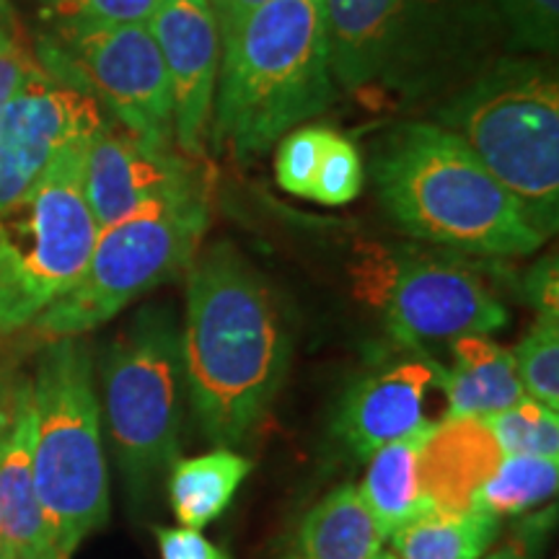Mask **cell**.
I'll return each instance as SVG.
<instances>
[{
    "instance_id": "obj_29",
    "label": "cell",
    "mask_w": 559,
    "mask_h": 559,
    "mask_svg": "<svg viewBox=\"0 0 559 559\" xmlns=\"http://www.w3.org/2000/svg\"><path fill=\"white\" fill-rule=\"evenodd\" d=\"M50 24H148L164 0H37Z\"/></svg>"
},
{
    "instance_id": "obj_13",
    "label": "cell",
    "mask_w": 559,
    "mask_h": 559,
    "mask_svg": "<svg viewBox=\"0 0 559 559\" xmlns=\"http://www.w3.org/2000/svg\"><path fill=\"white\" fill-rule=\"evenodd\" d=\"M200 185H207L200 160L177 145L148 143L120 124H104L83 153V192L99 228Z\"/></svg>"
},
{
    "instance_id": "obj_14",
    "label": "cell",
    "mask_w": 559,
    "mask_h": 559,
    "mask_svg": "<svg viewBox=\"0 0 559 559\" xmlns=\"http://www.w3.org/2000/svg\"><path fill=\"white\" fill-rule=\"evenodd\" d=\"M174 104V145L194 160L205 156L221 68V32L210 0H164L148 21Z\"/></svg>"
},
{
    "instance_id": "obj_6",
    "label": "cell",
    "mask_w": 559,
    "mask_h": 559,
    "mask_svg": "<svg viewBox=\"0 0 559 559\" xmlns=\"http://www.w3.org/2000/svg\"><path fill=\"white\" fill-rule=\"evenodd\" d=\"M32 472L60 559H73L109 519V472L102 445L91 349L81 337L50 340L32 376Z\"/></svg>"
},
{
    "instance_id": "obj_35",
    "label": "cell",
    "mask_w": 559,
    "mask_h": 559,
    "mask_svg": "<svg viewBox=\"0 0 559 559\" xmlns=\"http://www.w3.org/2000/svg\"><path fill=\"white\" fill-rule=\"evenodd\" d=\"M487 559H534L526 551V547H521V544H510V547H502L498 551H492Z\"/></svg>"
},
{
    "instance_id": "obj_22",
    "label": "cell",
    "mask_w": 559,
    "mask_h": 559,
    "mask_svg": "<svg viewBox=\"0 0 559 559\" xmlns=\"http://www.w3.org/2000/svg\"><path fill=\"white\" fill-rule=\"evenodd\" d=\"M500 519L481 508L419 510L389 536L391 551L400 559H481L498 539Z\"/></svg>"
},
{
    "instance_id": "obj_15",
    "label": "cell",
    "mask_w": 559,
    "mask_h": 559,
    "mask_svg": "<svg viewBox=\"0 0 559 559\" xmlns=\"http://www.w3.org/2000/svg\"><path fill=\"white\" fill-rule=\"evenodd\" d=\"M443 370L428 355H409L362 376L340 407L342 443L358 459H368L381 445L432 425L425 412L432 391L443 386Z\"/></svg>"
},
{
    "instance_id": "obj_9",
    "label": "cell",
    "mask_w": 559,
    "mask_h": 559,
    "mask_svg": "<svg viewBox=\"0 0 559 559\" xmlns=\"http://www.w3.org/2000/svg\"><path fill=\"white\" fill-rule=\"evenodd\" d=\"M70 145L26 198L0 213V337L13 334L79 283L99 239L83 192V153Z\"/></svg>"
},
{
    "instance_id": "obj_26",
    "label": "cell",
    "mask_w": 559,
    "mask_h": 559,
    "mask_svg": "<svg viewBox=\"0 0 559 559\" xmlns=\"http://www.w3.org/2000/svg\"><path fill=\"white\" fill-rule=\"evenodd\" d=\"M362 179H366V171H362L360 151L355 148L353 140L330 130L311 200L321 205H347L360 194Z\"/></svg>"
},
{
    "instance_id": "obj_10",
    "label": "cell",
    "mask_w": 559,
    "mask_h": 559,
    "mask_svg": "<svg viewBox=\"0 0 559 559\" xmlns=\"http://www.w3.org/2000/svg\"><path fill=\"white\" fill-rule=\"evenodd\" d=\"M353 288L412 349L466 334L489 337L510 321L474 257L451 249L362 243L353 262Z\"/></svg>"
},
{
    "instance_id": "obj_23",
    "label": "cell",
    "mask_w": 559,
    "mask_h": 559,
    "mask_svg": "<svg viewBox=\"0 0 559 559\" xmlns=\"http://www.w3.org/2000/svg\"><path fill=\"white\" fill-rule=\"evenodd\" d=\"M559 485V459L502 456L498 469L479 487L474 506L495 519L519 515L555 498Z\"/></svg>"
},
{
    "instance_id": "obj_18",
    "label": "cell",
    "mask_w": 559,
    "mask_h": 559,
    "mask_svg": "<svg viewBox=\"0 0 559 559\" xmlns=\"http://www.w3.org/2000/svg\"><path fill=\"white\" fill-rule=\"evenodd\" d=\"M453 362L443 370L445 419H487L526 400L513 353L487 334L451 342Z\"/></svg>"
},
{
    "instance_id": "obj_17",
    "label": "cell",
    "mask_w": 559,
    "mask_h": 559,
    "mask_svg": "<svg viewBox=\"0 0 559 559\" xmlns=\"http://www.w3.org/2000/svg\"><path fill=\"white\" fill-rule=\"evenodd\" d=\"M502 451L485 419H443L425 438L417 456L419 495L425 508H474L479 487L492 477Z\"/></svg>"
},
{
    "instance_id": "obj_21",
    "label": "cell",
    "mask_w": 559,
    "mask_h": 559,
    "mask_svg": "<svg viewBox=\"0 0 559 559\" xmlns=\"http://www.w3.org/2000/svg\"><path fill=\"white\" fill-rule=\"evenodd\" d=\"M249 472L251 461L226 445H215L202 456L174 461L166 487L177 521L185 528L200 531L221 519Z\"/></svg>"
},
{
    "instance_id": "obj_20",
    "label": "cell",
    "mask_w": 559,
    "mask_h": 559,
    "mask_svg": "<svg viewBox=\"0 0 559 559\" xmlns=\"http://www.w3.org/2000/svg\"><path fill=\"white\" fill-rule=\"evenodd\" d=\"M436 425L438 423L425 425L407 438L381 445L366 459L368 469L358 495L383 539H389L396 528L415 519L419 510H425L423 495H419L417 456Z\"/></svg>"
},
{
    "instance_id": "obj_7",
    "label": "cell",
    "mask_w": 559,
    "mask_h": 559,
    "mask_svg": "<svg viewBox=\"0 0 559 559\" xmlns=\"http://www.w3.org/2000/svg\"><path fill=\"white\" fill-rule=\"evenodd\" d=\"M207 223V185H200L102 228L79 283L32 321L34 334L81 337L135 298L179 277L198 257Z\"/></svg>"
},
{
    "instance_id": "obj_33",
    "label": "cell",
    "mask_w": 559,
    "mask_h": 559,
    "mask_svg": "<svg viewBox=\"0 0 559 559\" xmlns=\"http://www.w3.org/2000/svg\"><path fill=\"white\" fill-rule=\"evenodd\" d=\"M264 3H270V0H210V5H213V13H215V21H218L221 39H226L228 34L234 32L251 11L262 9Z\"/></svg>"
},
{
    "instance_id": "obj_32",
    "label": "cell",
    "mask_w": 559,
    "mask_h": 559,
    "mask_svg": "<svg viewBox=\"0 0 559 559\" xmlns=\"http://www.w3.org/2000/svg\"><path fill=\"white\" fill-rule=\"evenodd\" d=\"M37 70L39 66L26 60L24 52H0V111L16 99Z\"/></svg>"
},
{
    "instance_id": "obj_16",
    "label": "cell",
    "mask_w": 559,
    "mask_h": 559,
    "mask_svg": "<svg viewBox=\"0 0 559 559\" xmlns=\"http://www.w3.org/2000/svg\"><path fill=\"white\" fill-rule=\"evenodd\" d=\"M32 379L0 394V559H60L32 472Z\"/></svg>"
},
{
    "instance_id": "obj_25",
    "label": "cell",
    "mask_w": 559,
    "mask_h": 559,
    "mask_svg": "<svg viewBox=\"0 0 559 559\" xmlns=\"http://www.w3.org/2000/svg\"><path fill=\"white\" fill-rule=\"evenodd\" d=\"M498 440L502 456L559 459V417L555 409L534 400H523L506 412L485 419Z\"/></svg>"
},
{
    "instance_id": "obj_2",
    "label": "cell",
    "mask_w": 559,
    "mask_h": 559,
    "mask_svg": "<svg viewBox=\"0 0 559 559\" xmlns=\"http://www.w3.org/2000/svg\"><path fill=\"white\" fill-rule=\"evenodd\" d=\"M334 83L362 102L451 94L487 66L489 0H324Z\"/></svg>"
},
{
    "instance_id": "obj_4",
    "label": "cell",
    "mask_w": 559,
    "mask_h": 559,
    "mask_svg": "<svg viewBox=\"0 0 559 559\" xmlns=\"http://www.w3.org/2000/svg\"><path fill=\"white\" fill-rule=\"evenodd\" d=\"M210 143L260 156L334 102L324 0H270L221 39Z\"/></svg>"
},
{
    "instance_id": "obj_5",
    "label": "cell",
    "mask_w": 559,
    "mask_h": 559,
    "mask_svg": "<svg viewBox=\"0 0 559 559\" xmlns=\"http://www.w3.org/2000/svg\"><path fill=\"white\" fill-rule=\"evenodd\" d=\"M549 239L559 223V81L547 62H487L436 111Z\"/></svg>"
},
{
    "instance_id": "obj_28",
    "label": "cell",
    "mask_w": 559,
    "mask_h": 559,
    "mask_svg": "<svg viewBox=\"0 0 559 559\" xmlns=\"http://www.w3.org/2000/svg\"><path fill=\"white\" fill-rule=\"evenodd\" d=\"M495 16L521 47L555 55L559 45V0H489Z\"/></svg>"
},
{
    "instance_id": "obj_1",
    "label": "cell",
    "mask_w": 559,
    "mask_h": 559,
    "mask_svg": "<svg viewBox=\"0 0 559 559\" xmlns=\"http://www.w3.org/2000/svg\"><path fill=\"white\" fill-rule=\"evenodd\" d=\"M181 349L202 436L213 445H239L280 394L290 330L267 280L228 241L190 264Z\"/></svg>"
},
{
    "instance_id": "obj_8",
    "label": "cell",
    "mask_w": 559,
    "mask_h": 559,
    "mask_svg": "<svg viewBox=\"0 0 559 559\" xmlns=\"http://www.w3.org/2000/svg\"><path fill=\"white\" fill-rule=\"evenodd\" d=\"M185 349L169 306H145L111 342L104 368L109 440L130 500L140 506L179 459Z\"/></svg>"
},
{
    "instance_id": "obj_30",
    "label": "cell",
    "mask_w": 559,
    "mask_h": 559,
    "mask_svg": "<svg viewBox=\"0 0 559 559\" xmlns=\"http://www.w3.org/2000/svg\"><path fill=\"white\" fill-rule=\"evenodd\" d=\"M160 557L164 559H230L221 547H215L198 528H153Z\"/></svg>"
},
{
    "instance_id": "obj_24",
    "label": "cell",
    "mask_w": 559,
    "mask_h": 559,
    "mask_svg": "<svg viewBox=\"0 0 559 559\" xmlns=\"http://www.w3.org/2000/svg\"><path fill=\"white\" fill-rule=\"evenodd\" d=\"M528 400L559 409V313H536L534 324L510 349Z\"/></svg>"
},
{
    "instance_id": "obj_12",
    "label": "cell",
    "mask_w": 559,
    "mask_h": 559,
    "mask_svg": "<svg viewBox=\"0 0 559 559\" xmlns=\"http://www.w3.org/2000/svg\"><path fill=\"white\" fill-rule=\"evenodd\" d=\"M104 124L99 104L39 68L0 111V213L26 198L62 151L88 143Z\"/></svg>"
},
{
    "instance_id": "obj_27",
    "label": "cell",
    "mask_w": 559,
    "mask_h": 559,
    "mask_svg": "<svg viewBox=\"0 0 559 559\" xmlns=\"http://www.w3.org/2000/svg\"><path fill=\"white\" fill-rule=\"evenodd\" d=\"M326 135H330V128L311 124V128L290 130L283 138L275 158V177L285 192L311 200Z\"/></svg>"
},
{
    "instance_id": "obj_19",
    "label": "cell",
    "mask_w": 559,
    "mask_h": 559,
    "mask_svg": "<svg viewBox=\"0 0 559 559\" xmlns=\"http://www.w3.org/2000/svg\"><path fill=\"white\" fill-rule=\"evenodd\" d=\"M383 542L358 487L342 485L304 515L285 559H376Z\"/></svg>"
},
{
    "instance_id": "obj_36",
    "label": "cell",
    "mask_w": 559,
    "mask_h": 559,
    "mask_svg": "<svg viewBox=\"0 0 559 559\" xmlns=\"http://www.w3.org/2000/svg\"><path fill=\"white\" fill-rule=\"evenodd\" d=\"M376 559H400V557H396V555H394V551H381V555H379V557H376Z\"/></svg>"
},
{
    "instance_id": "obj_31",
    "label": "cell",
    "mask_w": 559,
    "mask_h": 559,
    "mask_svg": "<svg viewBox=\"0 0 559 559\" xmlns=\"http://www.w3.org/2000/svg\"><path fill=\"white\" fill-rule=\"evenodd\" d=\"M528 304L534 306L536 313H559V293H557V257L549 254L544 257L528 270L526 283Z\"/></svg>"
},
{
    "instance_id": "obj_3",
    "label": "cell",
    "mask_w": 559,
    "mask_h": 559,
    "mask_svg": "<svg viewBox=\"0 0 559 559\" xmlns=\"http://www.w3.org/2000/svg\"><path fill=\"white\" fill-rule=\"evenodd\" d=\"M381 207L404 234L481 260H513L544 247L515 194L464 140L440 124H400L373 158Z\"/></svg>"
},
{
    "instance_id": "obj_34",
    "label": "cell",
    "mask_w": 559,
    "mask_h": 559,
    "mask_svg": "<svg viewBox=\"0 0 559 559\" xmlns=\"http://www.w3.org/2000/svg\"><path fill=\"white\" fill-rule=\"evenodd\" d=\"M0 52H21V32L11 0H0Z\"/></svg>"
},
{
    "instance_id": "obj_11",
    "label": "cell",
    "mask_w": 559,
    "mask_h": 559,
    "mask_svg": "<svg viewBox=\"0 0 559 559\" xmlns=\"http://www.w3.org/2000/svg\"><path fill=\"white\" fill-rule=\"evenodd\" d=\"M39 58L50 79L107 104L120 128L174 145L169 75L148 24H52Z\"/></svg>"
}]
</instances>
